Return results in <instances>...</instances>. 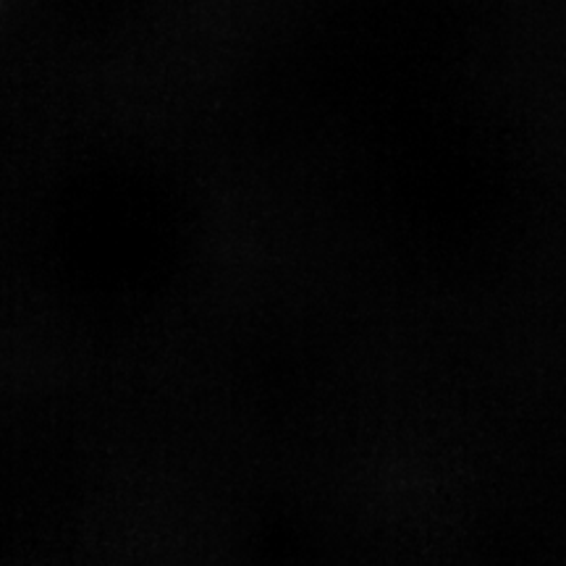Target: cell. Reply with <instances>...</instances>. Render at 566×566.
Returning a JSON list of instances; mask_svg holds the SVG:
<instances>
[]
</instances>
